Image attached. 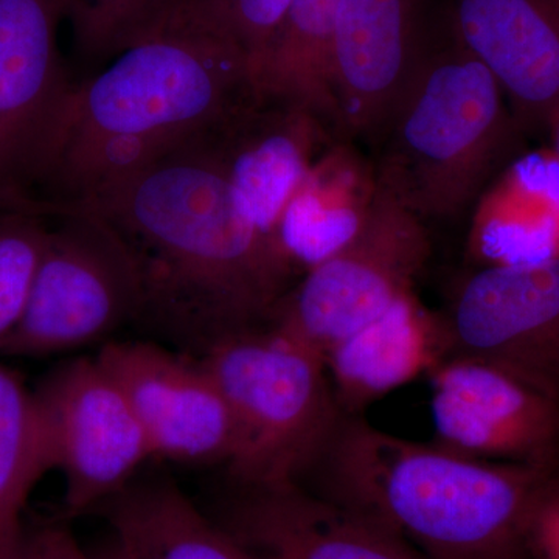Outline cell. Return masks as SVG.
Instances as JSON below:
<instances>
[{
    "instance_id": "6da1fadb",
    "label": "cell",
    "mask_w": 559,
    "mask_h": 559,
    "mask_svg": "<svg viewBox=\"0 0 559 559\" xmlns=\"http://www.w3.org/2000/svg\"><path fill=\"white\" fill-rule=\"evenodd\" d=\"M35 209L92 213L119 231L142 272L139 322L190 355L266 325L296 275L242 212L210 134L80 200Z\"/></svg>"
},
{
    "instance_id": "7a4b0ae2",
    "label": "cell",
    "mask_w": 559,
    "mask_h": 559,
    "mask_svg": "<svg viewBox=\"0 0 559 559\" xmlns=\"http://www.w3.org/2000/svg\"><path fill=\"white\" fill-rule=\"evenodd\" d=\"M259 100L248 62L200 2L72 84L33 204H69L200 140Z\"/></svg>"
},
{
    "instance_id": "3957f363",
    "label": "cell",
    "mask_w": 559,
    "mask_h": 559,
    "mask_svg": "<svg viewBox=\"0 0 559 559\" xmlns=\"http://www.w3.org/2000/svg\"><path fill=\"white\" fill-rule=\"evenodd\" d=\"M551 471L492 462L342 411L297 484L371 518L430 559H527L522 525Z\"/></svg>"
},
{
    "instance_id": "277c9868",
    "label": "cell",
    "mask_w": 559,
    "mask_h": 559,
    "mask_svg": "<svg viewBox=\"0 0 559 559\" xmlns=\"http://www.w3.org/2000/svg\"><path fill=\"white\" fill-rule=\"evenodd\" d=\"M510 135L499 81L463 46L448 16L371 142L374 182L423 223L455 218L479 197Z\"/></svg>"
},
{
    "instance_id": "5b68a950",
    "label": "cell",
    "mask_w": 559,
    "mask_h": 559,
    "mask_svg": "<svg viewBox=\"0 0 559 559\" xmlns=\"http://www.w3.org/2000/svg\"><path fill=\"white\" fill-rule=\"evenodd\" d=\"M235 419V484L297 481L342 409L325 359L264 325L231 334L200 356Z\"/></svg>"
},
{
    "instance_id": "8992f818",
    "label": "cell",
    "mask_w": 559,
    "mask_h": 559,
    "mask_svg": "<svg viewBox=\"0 0 559 559\" xmlns=\"http://www.w3.org/2000/svg\"><path fill=\"white\" fill-rule=\"evenodd\" d=\"M46 245L24 314L0 355L50 356L105 341L139 322L145 293L119 231L79 210L46 213Z\"/></svg>"
},
{
    "instance_id": "52a82bcc",
    "label": "cell",
    "mask_w": 559,
    "mask_h": 559,
    "mask_svg": "<svg viewBox=\"0 0 559 559\" xmlns=\"http://www.w3.org/2000/svg\"><path fill=\"white\" fill-rule=\"evenodd\" d=\"M429 257L428 224L377 187L355 235L286 290L266 325L325 359L411 296Z\"/></svg>"
},
{
    "instance_id": "ba28073f",
    "label": "cell",
    "mask_w": 559,
    "mask_h": 559,
    "mask_svg": "<svg viewBox=\"0 0 559 559\" xmlns=\"http://www.w3.org/2000/svg\"><path fill=\"white\" fill-rule=\"evenodd\" d=\"M49 468L64 477V511L97 510L153 460L130 401L97 356L50 370L33 390Z\"/></svg>"
},
{
    "instance_id": "9c48e42d",
    "label": "cell",
    "mask_w": 559,
    "mask_h": 559,
    "mask_svg": "<svg viewBox=\"0 0 559 559\" xmlns=\"http://www.w3.org/2000/svg\"><path fill=\"white\" fill-rule=\"evenodd\" d=\"M439 319L447 359L479 360L559 401V259L488 264Z\"/></svg>"
},
{
    "instance_id": "30bf717a",
    "label": "cell",
    "mask_w": 559,
    "mask_h": 559,
    "mask_svg": "<svg viewBox=\"0 0 559 559\" xmlns=\"http://www.w3.org/2000/svg\"><path fill=\"white\" fill-rule=\"evenodd\" d=\"M68 0H0V205L32 201L72 83L58 51Z\"/></svg>"
},
{
    "instance_id": "8fae6325",
    "label": "cell",
    "mask_w": 559,
    "mask_h": 559,
    "mask_svg": "<svg viewBox=\"0 0 559 559\" xmlns=\"http://www.w3.org/2000/svg\"><path fill=\"white\" fill-rule=\"evenodd\" d=\"M97 359L130 401L153 459L229 468L238 450L237 426L200 356L153 341H108Z\"/></svg>"
},
{
    "instance_id": "7c38bea8",
    "label": "cell",
    "mask_w": 559,
    "mask_h": 559,
    "mask_svg": "<svg viewBox=\"0 0 559 559\" xmlns=\"http://www.w3.org/2000/svg\"><path fill=\"white\" fill-rule=\"evenodd\" d=\"M433 38L425 25V0H340L330 79L344 140L371 145Z\"/></svg>"
},
{
    "instance_id": "4fadbf2b",
    "label": "cell",
    "mask_w": 559,
    "mask_h": 559,
    "mask_svg": "<svg viewBox=\"0 0 559 559\" xmlns=\"http://www.w3.org/2000/svg\"><path fill=\"white\" fill-rule=\"evenodd\" d=\"M437 441L492 462L559 469V401L479 360L429 373Z\"/></svg>"
},
{
    "instance_id": "5bb4252c",
    "label": "cell",
    "mask_w": 559,
    "mask_h": 559,
    "mask_svg": "<svg viewBox=\"0 0 559 559\" xmlns=\"http://www.w3.org/2000/svg\"><path fill=\"white\" fill-rule=\"evenodd\" d=\"M235 485L215 521L264 559H430L380 522L296 481Z\"/></svg>"
},
{
    "instance_id": "9a60e30c",
    "label": "cell",
    "mask_w": 559,
    "mask_h": 559,
    "mask_svg": "<svg viewBox=\"0 0 559 559\" xmlns=\"http://www.w3.org/2000/svg\"><path fill=\"white\" fill-rule=\"evenodd\" d=\"M210 142L242 212L282 248L280 223L289 201L320 154L344 140L307 110L255 100L210 132Z\"/></svg>"
},
{
    "instance_id": "2e32d148",
    "label": "cell",
    "mask_w": 559,
    "mask_h": 559,
    "mask_svg": "<svg viewBox=\"0 0 559 559\" xmlns=\"http://www.w3.org/2000/svg\"><path fill=\"white\" fill-rule=\"evenodd\" d=\"M450 20L518 123L559 120V0H451Z\"/></svg>"
},
{
    "instance_id": "e0dca14e",
    "label": "cell",
    "mask_w": 559,
    "mask_h": 559,
    "mask_svg": "<svg viewBox=\"0 0 559 559\" xmlns=\"http://www.w3.org/2000/svg\"><path fill=\"white\" fill-rule=\"evenodd\" d=\"M444 359L439 316L423 311L411 294L330 352L325 364L341 409L360 414Z\"/></svg>"
},
{
    "instance_id": "ac0fdd59",
    "label": "cell",
    "mask_w": 559,
    "mask_h": 559,
    "mask_svg": "<svg viewBox=\"0 0 559 559\" xmlns=\"http://www.w3.org/2000/svg\"><path fill=\"white\" fill-rule=\"evenodd\" d=\"M128 559H264L170 479L135 477L98 507Z\"/></svg>"
},
{
    "instance_id": "d6986e66",
    "label": "cell",
    "mask_w": 559,
    "mask_h": 559,
    "mask_svg": "<svg viewBox=\"0 0 559 559\" xmlns=\"http://www.w3.org/2000/svg\"><path fill=\"white\" fill-rule=\"evenodd\" d=\"M349 143L320 154L283 213L280 245L300 277L355 235L373 201V168Z\"/></svg>"
},
{
    "instance_id": "ffe728a7",
    "label": "cell",
    "mask_w": 559,
    "mask_h": 559,
    "mask_svg": "<svg viewBox=\"0 0 559 559\" xmlns=\"http://www.w3.org/2000/svg\"><path fill=\"white\" fill-rule=\"evenodd\" d=\"M340 0H293L259 86V100L307 110L344 140L330 79V50Z\"/></svg>"
},
{
    "instance_id": "44dd1931",
    "label": "cell",
    "mask_w": 559,
    "mask_h": 559,
    "mask_svg": "<svg viewBox=\"0 0 559 559\" xmlns=\"http://www.w3.org/2000/svg\"><path fill=\"white\" fill-rule=\"evenodd\" d=\"M49 471L33 390L0 364V549L24 532L28 496Z\"/></svg>"
},
{
    "instance_id": "7402d4cb",
    "label": "cell",
    "mask_w": 559,
    "mask_h": 559,
    "mask_svg": "<svg viewBox=\"0 0 559 559\" xmlns=\"http://www.w3.org/2000/svg\"><path fill=\"white\" fill-rule=\"evenodd\" d=\"M201 0H68L66 20L90 60L116 58L191 13Z\"/></svg>"
},
{
    "instance_id": "603a6c76",
    "label": "cell",
    "mask_w": 559,
    "mask_h": 559,
    "mask_svg": "<svg viewBox=\"0 0 559 559\" xmlns=\"http://www.w3.org/2000/svg\"><path fill=\"white\" fill-rule=\"evenodd\" d=\"M47 231V216L0 205V353L24 314Z\"/></svg>"
},
{
    "instance_id": "cb8c5ba5",
    "label": "cell",
    "mask_w": 559,
    "mask_h": 559,
    "mask_svg": "<svg viewBox=\"0 0 559 559\" xmlns=\"http://www.w3.org/2000/svg\"><path fill=\"white\" fill-rule=\"evenodd\" d=\"M290 2L293 0H202L210 17L229 35L248 62L257 97Z\"/></svg>"
},
{
    "instance_id": "d4e9b609",
    "label": "cell",
    "mask_w": 559,
    "mask_h": 559,
    "mask_svg": "<svg viewBox=\"0 0 559 559\" xmlns=\"http://www.w3.org/2000/svg\"><path fill=\"white\" fill-rule=\"evenodd\" d=\"M522 539L527 559H559V471L547 474L533 492Z\"/></svg>"
},
{
    "instance_id": "484cf974",
    "label": "cell",
    "mask_w": 559,
    "mask_h": 559,
    "mask_svg": "<svg viewBox=\"0 0 559 559\" xmlns=\"http://www.w3.org/2000/svg\"><path fill=\"white\" fill-rule=\"evenodd\" d=\"M61 528L58 525L24 528L20 538L0 549V559H58Z\"/></svg>"
},
{
    "instance_id": "4316f807",
    "label": "cell",
    "mask_w": 559,
    "mask_h": 559,
    "mask_svg": "<svg viewBox=\"0 0 559 559\" xmlns=\"http://www.w3.org/2000/svg\"><path fill=\"white\" fill-rule=\"evenodd\" d=\"M84 550L66 528H61L58 559H83Z\"/></svg>"
},
{
    "instance_id": "83f0119b",
    "label": "cell",
    "mask_w": 559,
    "mask_h": 559,
    "mask_svg": "<svg viewBox=\"0 0 559 559\" xmlns=\"http://www.w3.org/2000/svg\"><path fill=\"white\" fill-rule=\"evenodd\" d=\"M83 559H128L127 555L123 554V550L120 549L119 544L114 540L110 549L102 551L98 555H90L84 551Z\"/></svg>"
},
{
    "instance_id": "f1b7e54d",
    "label": "cell",
    "mask_w": 559,
    "mask_h": 559,
    "mask_svg": "<svg viewBox=\"0 0 559 559\" xmlns=\"http://www.w3.org/2000/svg\"><path fill=\"white\" fill-rule=\"evenodd\" d=\"M558 146H559V135H558Z\"/></svg>"
}]
</instances>
